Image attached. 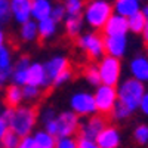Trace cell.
<instances>
[{"label": "cell", "instance_id": "30bf717a", "mask_svg": "<svg viewBox=\"0 0 148 148\" xmlns=\"http://www.w3.org/2000/svg\"><path fill=\"white\" fill-rule=\"evenodd\" d=\"M104 46L105 55L121 59L127 53L129 39L127 36H104Z\"/></svg>", "mask_w": 148, "mask_h": 148}, {"label": "cell", "instance_id": "7bdbcfd3", "mask_svg": "<svg viewBox=\"0 0 148 148\" xmlns=\"http://www.w3.org/2000/svg\"><path fill=\"white\" fill-rule=\"evenodd\" d=\"M141 12H142V15H144V18H145V22L148 24V2L141 6Z\"/></svg>", "mask_w": 148, "mask_h": 148}, {"label": "cell", "instance_id": "3957f363", "mask_svg": "<svg viewBox=\"0 0 148 148\" xmlns=\"http://www.w3.org/2000/svg\"><path fill=\"white\" fill-rule=\"evenodd\" d=\"M116 89H117V99H119L117 102L119 104L126 107L132 114L136 110H139V104L142 101V96L147 92L144 83L129 77V79L121 80L116 86Z\"/></svg>", "mask_w": 148, "mask_h": 148}, {"label": "cell", "instance_id": "f35d334b", "mask_svg": "<svg viewBox=\"0 0 148 148\" xmlns=\"http://www.w3.org/2000/svg\"><path fill=\"white\" fill-rule=\"evenodd\" d=\"M16 148H37V147L33 141V136H25V138H21Z\"/></svg>", "mask_w": 148, "mask_h": 148}, {"label": "cell", "instance_id": "8fae6325", "mask_svg": "<svg viewBox=\"0 0 148 148\" xmlns=\"http://www.w3.org/2000/svg\"><path fill=\"white\" fill-rule=\"evenodd\" d=\"M95 142L99 148H119L121 144V133L116 126L107 125L96 136Z\"/></svg>", "mask_w": 148, "mask_h": 148}, {"label": "cell", "instance_id": "9a60e30c", "mask_svg": "<svg viewBox=\"0 0 148 148\" xmlns=\"http://www.w3.org/2000/svg\"><path fill=\"white\" fill-rule=\"evenodd\" d=\"M10 2V12L12 19L18 25H22L31 18V0H9Z\"/></svg>", "mask_w": 148, "mask_h": 148}, {"label": "cell", "instance_id": "44dd1931", "mask_svg": "<svg viewBox=\"0 0 148 148\" xmlns=\"http://www.w3.org/2000/svg\"><path fill=\"white\" fill-rule=\"evenodd\" d=\"M58 27L59 22H56L52 16L45 18L42 21L37 22V30H39V39L43 40H49L58 33Z\"/></svg>", "mask_w": 148, "mask_h": 148}, {"label": "cell", "instance_id": "b9f144b4", "mask_svg": "<svg viewBox=\"0 0 148 148\" xmlns=\"http://www.w3.org/2000/svg\"><path fill=\"white\" fill-rule=\"evenodd\" d=\"M3 46H6V33H5L3 27H0V49Z\"/></svg>", "mask_w": 148, "mask_h": 148}, {"label": "cell", "instance_id": "e0dca14e", "mask_svg": "<svg viewBox=\"0 0 148 148\" xmlns=\"http://www.w3.org/2000/svg\"><path fill=\"white\" fill-rule=\"evenodd\" d=\"M104 36H127L129 33V24L127 18L113 14L107 21L105 27L102 28Z\"/></svg>", "mask_w": 148, "mask_h": 148}, {"label": "cell", "instance_id": "277c9868", "mask_svg": "<svg viewBox=\"0 0 148 148\" xmlns=\"http://www.w3.org/2000/svg\"><path fill=\"white\" fill-rule=\"evenodd\" d=\"M80 123L82 120L76 113H73L71 110H64V111H59L52 121L43 125V129L49 133H52L56 138L74 136L76 133H79Z\"/></svg>", "mask_w": 148, "mask_h": 148}, {"label": "cell", "instance_id": "6da1fadb", "mask_svg": "<svg viewBox=\"0 0 148 148\" xmlns=\"http://www.w3.org/2000/svg\"><path fill=\"white\" fill-rule=\"evenodd\" d=\"M2 114L8 123H9V130L16 133L19 138L31 136L33 132L36 130V123L39 121V116L34 107L31 105H19L15 108L6 107L3 108Z\"/></svg>", "mask_w": 148, "mask_h": 148}, {"label": "cell", "instance_id": "5bb4252c", "mask_svg": "<svg viewBox=\"0 0 148 148\" xmlns=\"http://www.w3.org/2000/svg\"><path fill=\"white\" fill-rule=\"evenodd\" d=\"M30 64H31V59L28 56H25V55L19 56L15 61V62H14V68H12V76H10V83L12 84L21 86V88L27 84Z\"/></svg>", "mask_w": 148, "mask_h": 148}, {"label": "cell", "instance_id": "f6af8a7d", "mask_svg": "<svg viewBox=\"0 0 148 148\" xmlns=\"http://www.w3.org/2000/svg\"><path fill=\"white\" fill-rule=\"evenodd\" d=\"M3 111V102H2V99H0V113Z\"/></svg>", "mask_w": 148, "mask_h": 148}, {"label": "cell", "instance_id": "83f0119b", "mask_svg": "<svg viewBox=\"0 0 148 148\" xmlns=\"http://www.w3.org/2000/svg\"><path fill=\"white\" fill-rule=\"evenodd\" d=\"M62 5L67 15H83L84 0H64Z\"/></svg>", "mask_w": 148, "mask_h": 148}, {"label": "cell", "instance_id": "d4e9b609", "mask_svg": "<svg viewBox=\"0 0 148 148\" xmlns=\"http://www.w3.org/2000/svg\"><path fill=\"white\" fill-rule=\"evenodd\" d=\"M14 53L8 46L0 49V70L2 71H12L14 68Z\"/></svg>", "mask_w": 148, "mask_h": 148}, {"label": "cell", "instance_id": "4316f807", "mask_svg": "<svg viewBox=\"0 0 148 148\" xmlns=\"http://www.w3.org/2000/svg\"><path fill=\"white\" fill-rule=\"evenodd\" d=\"M133 139L141 147L148 145V125L147 123H139V125L133 129Z\"/></svg>", "mask_w": 148, "mask_h": 148}, {"label": "cell", "instance_id": "ee69618b", "mask_svg": "<svg viewBox=\"0 0 148 148\" xmlns=\"http://www.w3.org/2000/svg\"><path fill=\"white\" fill-rule=\"evenodd\" d=\"M141 36H142V39L148 43V24H145V27H144V30H142Z\"/></svg>", "mask_w": 148, "mask_h": 148}, {"label": "cell", "instance_id": "ac0fdd59", "mask_svg": "<svg viewBox=\"0 0 148 148\" xmlns=\"http://www.w3.org/2000/svg\"><path fill=\"white\" fill-rule=\"evenodd\" d=\"M113 9L114 14L125 18H130L132 15L138 14L141 10V2H138V0H114Z\"/></svg>", "mask_w": 148, "mask_h": 148}, {"label": "cell", "instance_id": "484cf974", "mask_svg": "<svg viewBox=\"0 0 148 148\" xmlns=\"http://www.w3.org/2000/svg\"><path fill=\"white\" fill-rule=\"evenodd\" d=\"M127 24H129V31L133 34H141L144 27H145V18L142 15V12L139 10L138 14L132 15L130 18H127Z\"/></svg>", "mask_w": 148, "mask_h": 148}, {"label": "cell", "instance_id": "cb8c5ba5", "mask_svg": "<svg viewBox=\"0 0 148 148\" xmlns=\"http://www.w3.org/2000/svg\"><path fill=\"white\" fill-rule=\"evenodd\" d=\"M33 141L37 148H55L56 147V136L46 132L45 129H37L33 132Z\"/></svg>", "mask_w": 148, "mask_h": 148}, {"label": "cell", "instance_id": "e575fe53", "mask_svg": "<svg viewBox=\"0 0 148 148\" xmlns=\"http://www.w3.org/2000/svg\"><path fill=\"white\" fill-rule=\"evenodd\" d=\"M55 148H79V142L76 136H62L56 138V147Z\"/></svg>", "mask_w": 148, "mask_h": 148}, {"label": "cell", "instance_id": "d6986e66", "mask_svg": "<svg viewBox=\"0 0 148 148\" xmlns=\"http://www.w3.org/2000/svg\"><path fill=\"white\" fill-rule=\"evenodd\" d=\"M52 9H53L52 0H31V18L37 22L51 16Z\"/></svg>", "mask_w": 148, "mask_h": 148}, {"label": "cell", "instance_id": "4fadbf2b", "mask_svg": "<svg viewBox=\"0 0 148 148\" xmlns=\"http://www.w3.org/2000/svg\"><path fill=\"white\" fill-rule=\"evenodd\" d=\"M129 73L130 77L141 83H148V56L147 55H135L129 61Z\"/></svg>", "mask_w": 148, "mask_h": 148}, {"label": "cell", "instance_id": "9c48e42d", "mask_svg": "<svg viewBox=\"0 0 148 148\" xmlns=\"http://www.w3.org/2000/svg\"><path fill=\"white\" fill-rule=\"evenodd\" d=\"M107 126V120L101 114H95L90 117H86L80 123L79 129V138H86V139H96V136L101 133V130Z\"/></svg>", "mask_w": 148, "mask_h": 148}, {"label": "cell", "instance_id": "f1b7e54d", "mask_svg": "<svg viewBox=\"0 0 148 148\" xmlns=\"http://www.w3.org/2000/svg\"><path fill=\"white\" fill-rule=\"evenodd\" d=\"M22 96L25 102H36L42 96V89L33 84H25L22 86Z\"/></svg>", "mask_w": 148, "mask_h": 148}, {"label": "cell", "instance_id": "7a4b0ae2", "mask_svg": "<svg viewBox=\"0 0 148 148\" xmlns=\"http://www.w3.org/2000/svg\"><path fill=\"white\" fill-rule=\"evenodd\" d=\"M114 14L111 0H88L83 9L84 25L92 31H99L105 27L110 16Z\"/></svg>", "mask_w": 148, "mask_h": 148}, {"label": "cell", "instance_id": "f546056e", "mask_svg": "<svg viewBox=\"0 0 148 148\" xmlns=\"http://www.w3.org/2000/svg\"><path fill=\"white\" fill-rule=\"evenodd\" d=\"M84 79L90 86L96 88V86L101 84V79H99V71H98V67L96 65H90L86 68L84 71Z\"/></svg>", "mask_w": 148, "mask_h": 148}, {"label": "cell", "instance_id": "1f68e13d", "mask_svg": "<svg viewBox=\"0 0 148 148\" xmlns=\"http://www.w3.org/2000/svg\"><path fill=\"white\" fill-rule=\"evenodd\" d=\"M21 138L16 133H14L12 130H9L5 136L0 139V148H16L19 144Z\"/></svg>", "mask_w": 148, "mask_h": 148}, {"label": "cell", "instance_id": "7402d4cb", "mask_svg": "<svg viewBox=\"0 0 148 148\" xmlns=\"http://www.w3.org/2000/svg\"><path fill=\"white\" fill-rule=\"evenodd\" d=\"M18 36H19V40H21V42H24V43H33V42H36L37 39H39L37 21L30 19V21H27L25 24L19 25Z\"/></svg>", "mask_w": 148, "mask_h": 148}, {"label": "cell", "instance_id": "d590c367", "mask_svg": "<svg viewBox=\"0 0 148 148\" xmlns=\"http://www.w3.org/2000/svg\"><path fill=\"white\" fill-rule=\"evenodd\" d=\"M56 111H55V108L53 107H45L43 110H42V113H40V121H42V125H46V123H49V121H52L55 117H56Z\"/></svg>", "mask_w": 148, "mask_h": 148}, {"label": "cell", "instance_id": "60d3db41", "mask_svg": "<svg viewBox=\"0 0 148 148\" xmlns=\"http://www.w3.org/2000/svg\"><path fill=\"white\" fill-rule=\"evenodd\" d=\"M139 111H141L145 117H148V90H147L145 95L142 96V101H141V104H139Z\"/></svg>", "mask_w": 148, "mask_h": 148}, {"label": "cell", "instance_id": "52a82bcc", "mask_svg": "<svg viewBox=\"0 0 148 148\" xmlns=\"http://www.w3.org/2000/svg\"><path fill=\"white\" fill-rule=\"evenodd\" d=\"M98 71H99L101 84L117 86L121 82V61L113 56H102L98 61Z\"/></svg>", "mask_w": 148, "mask_h": 148}, {"label": "cell", "instance_id": "2e32d148", "mask_svg": "<svg viewBox=\"0 0 148 148\" xmlns=\"http://www.w3.org/2000/svg\"><path fill=\"white\" fill-rule=\"evenodd\" d=\"M43 65H45L46 74H47L49 80H51V86H52V80L56 76H59L62 71L70 68V61L64 55H53V56L49 58L47 61H45Z\"/></svg>", "mask_w": 148, "mask_h": 148}, {"label": "cell", "instance_id": "74e56055", "mask_svg": "<svg viewBox=\"0 0 148 148\" xmlns=\"http://www.w3.org/2000/svg\"><path fill=\"white\" fill-rule=\"evenodd\" d=\"M77 142H79V148H99V147H98V144H96L93 139L79 138Z\"/></svg>", "mask_w": 148, "mask_h": 148}, {"label": "cell", "instance_id": "7c38bea8", "mask_svg": "<svg viewBox=\"0 0 148 148\" xmlns=\"http://www.w3.org/2000/svg\"><path fill=\"white\" fill-rule=\"evenodd\" d=\"M27 84L37 86V88H40V89H46V88L51 86V80H49L47 74H46L43 62H39V61H31L30 70H28Z\"/></svg>", "mask_w": 148, "mask_h": 148}, {"label": "cell", "instance_id": "8d00e7d4", "mask_svg": "<svg viewBox=\"0 0 148 148\" xmlns=\"http://www.w3.org/2000/svg\"><path fill=\"white\" fill-rule=\"evenodd\" d=\"M56 22H62L67 16L65 14V9H64V5L62 3H58V5H53V9H52V15H51Z\"/></svg>", "mask_w": 148, "mask_h": 148}, {"label": "cell", "instance_id": "5b68a950", "mask_svg": "<svg viewBox=\"0 0 148 148\" xmlns=\"http://www.w3.org/2000/svg\"><path fill=\"white\" fill-rule=\"evenodd\" d=\"M76 45L83 53H86L90 59L99 61L102 56H105V46H104V36H101L98 31H84L77 39Z\"/></svg>", "mask_w": 148, "mask_h": 148}, {"label": "cell", "instance_id": "603a6c76", "mask_svg": "<svg viewBox=\"0 0 148 148\" xmlns=\"http://www.w3.org/2000/svg\"><path fill=\"white\" fill-rule=\"evenodd\" d=\"M24 101V96H22V88L16 84H8L6 89H5V102L8 107L10 108H15L22 105Z\"/></svg>", "mask_w": 148, "mask_h": 148}, {"label": "cell", "instance_id": "8992f818", "mask_svg": "<svg viewBox=\"0 0 148 148\" xmlns=\"http://www.w3.org/2000/svg\"><path fill=\"white\" fill-rule=\"evenodd\" d=\"M68 107L73 113H76L79 117H90L98 114V110L95 105V98L93 92L89 90H76L73 92L70 99H68Z\"/></svg>", "mask_w": 148, "mask_h": 148}, {"label": "cell", "instance_id": "bcb514c9", "mask_svg": "<svg viewBox=\"0 0 148 148\" xmlns=\"http://www.w3.org/2000/svg\"><path fill=\"white\" fill-rule=\"evenodd\" d=\"M147 56H148V43H147Z\"/></svg>", "mask_w": 148, "mask_h": 148}, {"label": "cell", "instance_id": "ffe728a7", "mask_svg": "<svg viewBox=\"0 0 148 148\" xmlns=\"http://www.w3.org/2000/svg\"><path fill=\"white\" fill-rule=\"evenodd\" d=\"M62 22H64V30L68 37H76L77 39L83 33V27H84L83 15H67Z\"/></svg>", "mask_w": 148, "mask_h": 148}, {"label": "cell", "instance_id": "4dcf8cb0", "mask_svg": "<svg viewBox=\"0 0 148 148\" xmlns=\"http://www.w3.org/2000/svg\"><path fill=\"white\" fill-rule=\"evenodd\" d=\"M12 19L10 2L9 0H0V27H5Z\"/></svg>", "mask_w": 148, "mask_h": 148}, {"label": "cell", "instance_id": "ab89813d", "mask_svg": "<svg viewBox=\"0 0 148 148\" xmlns=\"http://www.w3.org/2000/svg\"><path fill=\"white\" fill-rule=\"evenodd\" d=\"M8 132H9V123L2 114H0V139H2Z\"/></svg>", "mask_w": 148, "mask_h": 148}, {"label": "cell", "instance_id": "ba28073f", "mask_svg": "<svg viewBox=\"0 0 148 148\" xmlns=\"http://www.w3.org/2000/svg\"><path fill=\"white\" fill-rule=\"evenodd\" d=\"M95 98V105L98 110V114L101 116H108L111 111L114 110L117 104V89L116 86H107V84H99L95 88L93 92Z\"/></svg>", "mask_w": 148, "mask_h": 148}, {"label": "cell", "instance_id": "836d02e7", "mask_svg": "<svg viewBox=\"0 0 148 148\" xmlns=\"http://www.w3.org/2000/svg\"><path fill=\"white\" fill-rule=\"evenodd\" d=\"M71 79H73V71L68 68L52 80V86L53 88H62V86H65L68 82H71Z\"/></svg>", "mask_w": 148, "mask_h": 148}, {"label": "cell", "instance_id": "7dc6e473", "mask_svg": "<svg viewBox=\"0 0 148 148\" xmlns=\"http://www.w3.org/2000/svg\"><path fill=\"white\" fill-rule=\"evenodd\" d=\"M138 2H147V0H138Z\"/></svg>", "mask_w": 148, "mask_h": 148}, {"label": "cell", "instance_id": "d6a6232c", "mask_svg": "<svg viewBox=\"0 0 148 148\" xmlns=\"http://www.w3.org/2000/svg\"><path fill=\"white\" fill-rule=\"evenodd\" d=\"M132 116V113L126 108V107H123L121 104H116V107H114V110L111 111V117H113V120H116V121H123V120H126V119H129Z\"/></svg>", "mask_w": 148, "mask_h": 148}]
</instances>
